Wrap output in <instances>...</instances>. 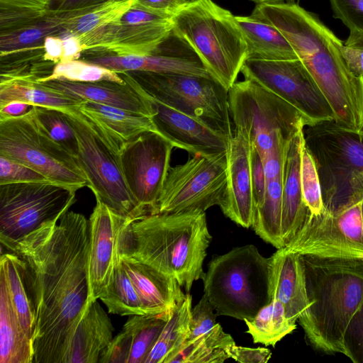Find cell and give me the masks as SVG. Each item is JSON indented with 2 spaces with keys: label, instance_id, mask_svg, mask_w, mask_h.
I'll return each instance as SVG.
<instances>
[{
  "label": "cell",
  "instance_id": "6da1fadb",
  "mask_svg": "<svg viewBox=\"0 0 363 363\" xmlns=\"http://www.w3.org/2000/svg\"><path fill=\"white\" fill-rule=\"evenodd\" d=\"M28 264L36 293L33 363H62L89 301V220L66 212L52 228L3 247Z\"/></svg>",
  "mask_w": 363,
  "mask_h": 363
},
{
  "label": "cell",
  "instance_id": "7a4b0ae2",
  "mask_svg": "<svg viewBox=\"0 0 363 363\" xmlns=\"http://www.w3.org/2000/svg\"><path fill=\"white\" fill-rule=\"evenodd\" d=\"M252 16L281 33L329 103L335 124L357 135L362 123L361 87L344 60L342 41L316 14L295 2L259 4Z\"/></svg>",
  "mask_w": 363,
  "mask_h": 363
},
{
  "label": "cell",
  "instance_id": "3957f363",
  "mask_svg": "<svg viewBox=\"0 0 363 363\" xmlns=\"http://www.w3.org/2000/svg\"><path fill=\"white\" fill-rule=\"evenodd\" d=\"M211 239L205 211L157 213L126 223L118 251L172 277L188 293L203 274Z\"/></svg>",
  "mask_w": 363,
  "mask_h": 363
},
{
  "label": "cell",
  "instance_id": "277c9868",
  "mask_svg": "<svg viewBox=\"0 0 363 363\" xmlns=\"http://www.w3.org/2000/svg\"><path fill=\"white\" fill-rule=\"evenodd\" d=\"M300 257L308 304L298 320L306 339L317 351L344 354L345 333L363 301V258Z\"/></svg>",
  "mask_w": 363,
  "mask_h": 363
},
{
  "label": "cell",
  "instance_id": "5b68a950",
  "mask_svg": "<svg viewBox=\"0 0 363 363\" xmlns=\"http://www.w3.org/2000/svg\"><path fill=\"white\" fill-rule=\"evenodd\" d=\"M60 109L75 133L76 160L96 199L130 220L147 216L130 193L123 174L120 151L125 142L79 105Z\"/></svg>",
  "mask_w": 363,
  "mask_h": 363
},
{
  "label": "cell",
  "instance_id": "8992f818",
  "mask_svg": "<svg viewBox=\"0 0 363 363\" xmlns=\"http://www.w3.org/2000/svg\"><path fill=\"white\" fill-rule=\"evenodd\" d=\"M201 279L218 315L251 319L272 299L270 257L252 245L213 257Z\"/></svg>",
  "mask_w": 363,
  "mask_h": 363
},
{
  "label": "cell",
  "instance_id": "52a82bcc",
  "mask_svg": "<svg viewBox=\"0 0 363 363\" xmlns=\"http://www.w3.org/2000/svg\"><path fill=\"white\" fill-rule=\"evenodd\" d=\"M172 19L173 29L190 43L210 74L228 90L247 58L235 16L213 0H190Z\"/></svg>",
  "mask_w": 363,
  "mask_h": 363
},
{
  "label": "cell",
  "instance_id": "ba28073f",
  "mask_svg": "<svg viewBox=\"0 0 363 363\" xmlns=\"http://www.w3.org/2000/svg\"><path fill=\"white\" fill-rule=\"evenodd\" d=\"M230 114L235 128L246 130L261 159L286 146L306 127L299 111L256 82L245 79L228 89Z\"/></svg>",
  "mask_w": 363,
  "mask_h": 363
},
{
  "label": "cell",
  "instance_id": "9c48e42d",
  "mask_svg": "<svg viewBox=\"0 0 363 363\" xmlns=\"http://www.w3.org/2000/svg\"><path fill=\"white\" fill-rule=\"evenodd\" d=\"M0 155L76 191L88 185L75 157L49 135L38 121L34 106L21 116H0Z\"/></svg>",
  "mask_w": 363,
  "mask_h": 363
},
{
  "label": "cell",
  "instance_id": "30bf717a",
  "mask_svg": "<svg viewBox=\"0 0 363 363\" xmlns=\"http://www.w3.org/2000/svg\"><path fill=\"white\" fill-rule=\"evenodd\" d=\"M76 191L52 182L0 185V242H17L55 227L75 202Z\"/></svg>",
  "mask_w": 363,
  "mask_h": 363
},
{
  "label": "cell",
  "instance_id": "8fae6325",
  "mask_svg": "<svg viewBox=\"0 0 363 363\" xmlns=\"http://www.w3.org/2000/svg\"><path fill=\"white\" fill-rule=\"evenodd\" d=\"M152 98L194 117L228 138L233 135L228 90L213 77L127 72Z\"/></svg>",
  "mask_w": 363,
  "mask_h": 363
},
{
  "label": "cell",
  "instance_id": "7c38bea8",
  "mask_svg": "<svg viewBox=\"0 0 363 363\" xmlns=\"http://www.w3.org/2000/svg\"><path fill=\"white\" fill-rule=\"evenodd\" d=\"M363 186L342 202L326 205L318 215L309 214L294 238L284 247L298 255L363 258Z\"/></svg>",
  "mask_w": 363,
  "mask_h": 363
},
{
  "label": "cell",
  "instance_id": "4fadbf2b",
  "mask_svg": "<svg viewBox=\"0 0 363 363\" xmlns=\"http://www.w3.org/2000/svg\"><path fill=\"white\" fill-rule=\"evenodd\" d=\"M306 127V143L317 163L324 205L345 201L363 186V138L333 121Z\"/></svg>",
  "mask_w": 363,
  "mask_h": 363
},
{
  "label": "cell",
  "instance_id": "5bb4252c",
  "mask_svg": "<svg viewBox=\"0 0 363 363\" xmlns=\"http://www.w3.org/2000/svg\"><path fill=\"white\" fill-rule=\"evenodd\" d=\"M227 152L194 155L170 167L158 201L157 213L203 211L221 206L227 189Z\"/></svg>",
  "mask_w": 363,
  "mask_h": 363
},
{
  "label": "cell",
  "instance_id": "9a60e30c",
  "mask_svg": "<svg viewBox=\"0 0 363 363\" xmlns=\"http://www.w3.org/2000/svg\"><path fill=\"white\" fill-rule=\"evenodd\" d=\"M240 72L296 108L306 126L334 121L325 97L299 59L267 60L247 58Z\"/></svg>",
  "mask_w": 363,
  "mask_h": 363
},
{
  "label": "cell",
  "instance_id": "2e32d148",
  "mask_svg": "<svg viewBox=\"0 0 363 363\" xmlns=\"http://www.w3.org/2000/svg\"><path fill=\"white\" fill-rule=\"evenodd\" d=\"M174 145L156 131H147L124 143L120 161L126 184L145 214L157 213L158 201Z\"/></svg>",
  "mask_w": 363,
  "mask_h": 363
},
{
  "label": "cell",
  "instance_id": "e0dca14e",
  "mask_svg": "<svg viewBox=\"0 0 363 363\" xmlns=\"http://www.w3.org/2000/svg\"><path fill=\"white\" fill-rule=\"evenodd\" d=\"M172 18L135 4L118 20L78 38L85 48L84 53L148 55L172 30Z\"/></svg>",
  "mask_w": 363,
  "mask_h": 363
},
{
  "label": "cell",
  "instance_id": "ac0fdd59",
  "mask_svg": "<svg viewBox=\"0 0 363 363\" xmlns=\"http://www.w3.org/2000/svg\"><path fill=\"white\" fill-rule=\"evenodd\" d=\"M83 55L80 59L116 72L138 71L213 77L194 48L173 28L156 50L148 55Z\"/></svg>",
  "mask_w": 363,
  "mask_h": 363
},
{
  "label": "cell",
  "instance_id": "d6986e66",
  "mask_svg": "<svg viewBox=\"0 0 363 363\" xmlns=\"http://www.w3.org/2000/svg\"><path fill=\"white\" fill-rule=\"evenodd\" d=\"M130 220L96 200L89 219V301L98 300L105 294L120 261L118 243L121 230Z\"/></svg>",
  "mask_w": 363,
  "mask_h": 363
},
{
  "label": "cell",
  "instance_id": "ffe728a7",
  "mask_svg": "<svg viewBox=\"0 0 363 363\" xmlns=\"http://www.w3.org/2000/svg\"><path fill=\"white\" fill-rule=\"evenodd\" d=\"M252 150V143L246 130L235 128L227 150V189L220 208L225 216L245 228L252 226L255 211Z\"/></svg>",
  "mask_w": 363,
  "mask_h": 363
},
{
  "label": "cell",
  "instance_id": "44dd1931",
  "mask_svg": "<svg viewBox=\"0 0 363 363\" xmlns=\"http://www.w3.org/2000/svg\"><path fill=\"white\" fill-rule=\"evenodd\" d=\"M149 98L157 131L174 147L194 155L211 156L227 152L230 140L227 136L194 117Z\"/></svg>",
  "mask_w": 363,
  "mask_h": 363
},
{
  "label": "cell",
  "instance_id": "7402d4cb",
  "mask_svg": "<svg viewBox=\"0 0 363 363\" xmlns=\"http://www.w3.org/2000/svg\"><path fill=\"white\" fill-rule=\"evenodd\" d=\"M118 73L125 80L124 83L111 81L77 82L62 79L40 82L82 101L109 105L152 118L155 111L148 94L128 72Z\"/></svg>",
  "mask_w": 363,
  "mask_h": 363
},
{
  "label": "cell",
  "instance_id": "603a6c76",
  "mask_svg": "<svg viewBox=\"0 0 363 363\" xmlns=\"http://www.w3.org/2000/svg\"><path fill=\"white\" fill-rule=\"evenodd\" d=\"M172 311L132 315L113 337L99 363H145Z\"/></svg>",
  "mask_w": 363,
  "mask_h": 363
},
{
  "label": "cell",
  "instance_id": "cb8c5ba5",
  "mask_svg": "<svg viewBox=\"0 0 363 363\" xmlns=\"http://www.w3.org/2000/svg\"><path fill=\"white\" fill-rule=\"evenodd\" d=\"M146 314L171 312L186 297L178 281L139 261L120 257Z\"/></svg>",
  "mask_w": 363,
  "mask_h": 363
},
{
  "label": "cell",
  "instance_id": "d4e9b609",
  "mask_svg": "<svg viewBox=\"0 0 363 363\" xmlns=\"http://www.w3.org/2000/svg\"><path fill=\"white\" fill-rule=\"evenodd\" d=\"M111 319L97 300L89 303L70 338L62 363H97L113 336Z\"/></svg>",
  "mask_w": 363,
  "mask_h": 363
},
{
  "label": "cell",
  "instance_id": "484cf974",
  "mask_svg": "<svg viewBox=\"0 0 363 363\" xmlns=\"http://www.w3.org/2000/svg\"><path fill=\"white\" fill-rule=\"evenodd\" d=\"M272 296L284 306L288 320L296 323L308 307L305 278L300 255L284 247L270 257Z\"/></svg>",
  "mask_w": 363,
  "mask_h": 363
},
{
  "label": "cell",
  "instance_id": "4316f807",
  "mask_svg": "<svg viewBox=\"0 0 363 363\" xmlns=\"http://www.w3.org/2000/svg\"><path fill=\"white\" fill-rule=\"evenodd\" d=\"M304 128L291 140L286 155L282 182L281 233L284 247L294 238L307 220L310 211L301 185V145Z\"/></svg>",
  "mask_w": 363,
  "mask_h": 363
},
{
  "label": "cell",
  "instance_id": "83f0119b",
  "mask_svg": "<svg viewBox=\"0 0 363 363\" xmlns=\"http://www.w3.org/2000/svg\"><path fill=\"white\" fill-rule=\"evenodd\" d=\"M0 274L20 322L33 341L36 328V293L34 279L27 262L17 253L5 251L0 257Z\"/></svg>",
  "mask_w": 363,
  "mask_h": 363
},
{
  "label": "cell",
  "instance_id": "f1b7e54d",
  "mask_svg": "<svg viewBox=\"0 0 363 363\" xmlns=\"http://www.w3.org/2000/svg\"><path fill=\"white\" fill-rule=\"evenodd\" d=\"M93 9L70 11L49 9L42 17L21 28L0 33V57L44 48V41L48 36L60 35L64 26L71 18Z\"/></svg>",
  "mask_w": 363,
  "mask_h": 363
},
{
  "label": "cell",
  "instance_id": "f546056e",
  "mask_svg": "<svg viewBox=\"0 0 363 363\" xmlns=\"http://www.w3.org/2000/svg\"><path fill=\"white\" fill-rule=\"evenodd\" d=\"M33 341L24 330L0 274V363H33Z\"/></svg>",
  "mask_w": 363,
  "mask_h": 363
},
{
  "label": "cell",
  "instance_id": "4dcf8cb0",
  "mask_svg": "<svg viewBox=\"0 0 363 363\" xmlns=\"http://www.w3.org/2000/svg\"><path fill=\"white\" fill-rule=\"evenodd\" d=\"M243 34L247 58L267 60L298 59L293 48L281 33L269 23L253 16H235Z\"/></svg>",
  "mask_w": 363,
  "mask_h": 363
},
{
  "label": "cell",
  "instance_id": "1f68e13d",
  "mask_svg": "<svg viewBox=\"0 0 363 363\" xmlns=\"http://www.w3.org/2000/svg\"><path fill=\"white\" fill-rule=\"evenodd\" d=\"M13 101L32 106L64 108L78 106L84 101L65 94L30 78L0 79V108Z\"/></svg>",
  "mask_w": 363,
  "mask_h": 363
},
{
  "label": "cell",
  "instance_id": "d6a6232c",
  "mask_svg": "<svg viewBox=\"0 0 363 363\" xmlns=\"http://www.w3.org/2000/svg\"><path fill=\"white\" fill-rule=\"evenodd\" d=\"M79 107L125 142L147 131L157 132L152 118L144 114L90 101Z\"/></svg>",
  "mask_w": 363,
  "mask_h": 363
},
{
  "label": "cell",
  "instance_id": "836d02e7",
  "mask_svg": "<svg viewBox=\"0 0 363 363\" xmlns=\"http://www.w3.org/2000/svg\"><path fill=\"white\" fill-rule=\"evenodd\" d=\"M191 303L192 297L187 293L173 308L145 363H172L189 336Z\"/></svg>",
  "mask_w": 363,
  "mask_h": 363
},
{
  "label": "cell",
  "instance_id": "e575fe53",
  "mask_svg": "<svg viewBox=\"0 0 363 363\" xmlns=\"http://www.w3.org/2000/svg\"><path fill=\"white\" fill-rule=\"evenodd\" d=\"M283 177L267 182L264 199L255 211L252 228L277 249L284 247L281 233Z\"/></svg>",
  "mask_w": 363,
  "mask_h": 363
},
{
  "label": "cell",
  "instance_id": "d590c367",
  "mask_svg": "<svg viewBox=\"0 0 363 363\" xmlns=\"http://www.w3.org/2000/svg\"><path fill=\"white\" fill-rule=\"evenodd\" d=\"M244 321L247 327V333L252 336L254 343L265 346L275 347L296 328L288 320L282 303L274 297L254 318Z\"/></svg>",
  "mask_w": 363,
  "mask_h": 363
},
{
  "label": "cell",
  "instance_id": "8d00e7d4",
  "mask_svg": "<svg viewBox=\"0 0 363 363\" xmlns=\"http://www.w3.org/2000/svg\"><path fill=\"white\" fill-rule=\"evenodd\" d=\"M234 344L232 336L216 323L208 333L184 345L172 363H223L230 358L228 350Z\"/></svg>",
  "mask_w": 363,
  "mask_h": 363
},
{
  "label": "cell",
  "instance_id": "74e56055",
  "mask_svg": "<svg viewBox=\"0 0 363 363\" xmlns=\"http://www.w3.org/2000/svg\"><path fill=\"white\" fill-rule=\"evenodd\" d=\"M99 299L111 314L122 316L146 314L138 292L121 259L114 269L105 294Z\"/></svg>",
  "mask_w": 363,
  "mask_h": 363
},
{
  "label": "cell",
  "instance_id": "f35d334b",
  "mask_svg": "<svg viewBox=\"0 0 363 363\" xmlns=\"http://www.w3.org/2000/svg\"><path fill=\"white\" fill-rule=\"evenodd\" d=\"M136 0L113 1L97 6L89 12L71 18L63 27L62 35L80 37L118 20Z\"/></svg>",
  "mask_w": 363,
  "mask_h": 363
},
{
  "label": "cell",
  "instance_id": "ab89813d",
  "mask_svg": "<svg viewBox=\"0 0 363 363\" xmlns=\"http://www.w3.org/2000/svg\"><path fill=\"white\" fill-rule=\"evenodd\" d=\"M53 79L77 82L99 81L125 82L119 73L82 59L59 62L55 65L49 76L38 81L46 82Z\"/></svg>",
  "mask_w": 363,
  "mask_h": 363
},
{
  "label": "cell",
  "instance_id": "60d3db41",
  "mask_svg": "<svg viewBox=\"0 0 363 363\" xmlns=\"http://www.w3.org/2000/svg\"><path fill=\"white\" fill-rule=\"evenodd\" d=\"M300 179L303 200L310 214L321 213L325 206L318 169L315 157L307 146L305 136L301 145Z\"/></svg>",
  "mask_w": 363,
  "mask_h": 363
},
{
  "label": "cell",
  "instance_id": "b9f144b4",
  "mask_svg": "<svg viewBox=\"0 0 363 363\" xmlns=\"http://www.w3.org/2000/svg\"><path fill=\"white\" fill-rule=\"evenodd\" d=\"M34 108L38 121L49 135L76 158L77 137L62 110L42 106H34Z\"/></svg>",
  "mask_w": 363,
  "mask_h": 363
},
{
  "label": "cell",
  "instance_id": "7bdbcfd3",
  "mask_svg": "<svg viewBox=\"0 0 363 363\" xmlns=\"http://www.w3.org/2000/svg\"><path fill=\"white\" fill-rule=\"evenodd\" d=\"M218 314L203 294L191 310L189 336L184 345L189 344L210 331L217 323Z\"/></svg>",
  "mask_w": 363,
  "mask_h": 363
},
{
  "label": "cell",
  "instance_id": "ee69618b",
  "mask_svg": "<svg viewBox=\"0 0 363 363\" xmlns=\"http://www.w3.org/2000/svg\"><path fill=\"white\" fill-rule=\"evenodd\" d=\"M343 341L344 355L354 363H363V301L350 320Z\"/></svg>",
  "mask_w": 363,
  "mask_h": 363
},
{
  "label": "cell",
  "instance_id": "f6af8a7d",
  "mask_svg": "<svg viewBox=\"0 0 363 363\" xmlns=\"http://www.w3.org/2000/svg\"><path fill=\"white\" fill-rule=\"evenodd\" d=\"M48 181L45 176L30 167L0 155V185Z\"/></svg>",
  "mask_w": 363,
  "mask_h": 363
},
{
  "label": "cell",
  "instance_id": "bcb514c9",
  "mask_svg": "<svg viewBox=\"0 0 363 363\" xmlns=\"http://www.w3.org/2000/svg\"><path fill=\"white\" fill-rule=\"evenodd\" d=\"M335 18L350 30L363 31V0H329Z\"/></svg>",
  "mask_w": 363,
  "mask_h": 363
},
{
  "label": "cell",
  "instance_id": "7dc6e473",
  "mask_svg": "<svg viewBox=\"0 0 363 363\" xmlns=\"http://www.w3.org/2000/svg\"><path fill=\"white\" fill-rule=\"evenodd\" d=\"M48 11L0 8V33L21 28L42 17Z\"/></svg>",
  "mask_w": 363,
  "mask_h": 363
},
{
  "label": "cell",
  "instance_id": "c3c4849f",
  "mask_svg": "<svg viewBox=\"0 0 363 363\" xmlns=\"http://www.w3.org/2000/svg\"><path fill=\"white\" fill-rule=\"evenodd\" d=\"M251 175L255 209L262 206L267 187V179L262 160L252 145L251 157Z\"/></svg>",
  "mask_w": 363,
  "mask_h": 363
},
{
  "label": "cell",
  "instance_id": "681fc988",
  "mask_svg": "<svg viewBox=\"0 0 363 363\" xmlns=\"http://www.w3.org/2000/svg\"><path fill=\"white\" fill-rule=\"evenodd\" d=\"M230 358L242 363H265L271 358L270 350L265 347H248L231 345L228 350Z\"/></svg>",
  "mask_w": 363,
  "mask_h": 363
},
{
  "label": "cell",
  "instance_id": "f907efd6",
  "mask_svg": "<svg viewBox=\"0 0 363 363\" xmlns=\"http://www.w3.org/2000/svg\"><path fill=\"white\" fill-rule=\"evenodd\" d=\"M289 145L274 148L262 158L267 182L283 177Z\"/></svg>",
  "mask_w": 363,
  "mask_h": 363
},
{
  "label": "cell",
  "instance_id": "816d5d0a",
  "mask_svg": "<svg viewBox=\"0 0 363 363\" xmlns=\"http://www.w3.org/2000/svg\"><path fill=\"white\" fill-rule=\"evenodd\" d=\"M190 0H136L135 4L150 11L172 17Z\"/></svg>",
  "mask_w": 363,
  "mask_h": 363
},
{
  "label": "cell",
  "instance_id": "f5cc1de1",
  "mask_svg": "<svg viewBox=\"0 0 363 363\" xmlns=\"http://www.w3.org/2000/svg\"><path fill=\"white\" fill-rule=\"evenodd\" d=\"M118 1L122 0H52L50 9L57 11H77Z\"/></svg>",
  "mask_w": 363,
  "mask_h": 363
},
{
  "label": "cell",
  "instance_id": "db71d44e",
  "mask_svg": "<svg viewBox=\"0 0 363 363\" xmlns=\"http://www.w3.org/2000/svg\"><path fill=\"white\" fill-rule=\"evenodd\" d=\"M344 60L350 72L357 78L363 75V48L345 45L341 48Z\"/></svg>",
  "mask_w": 363,
  "mask_h": 363
},
{
  "label": "cell",
  "instance_id": "11a10c76",
  "mask_svg": "<svg viewBox=\"0 0 363 363\" xmlns=\"http://www.w3.org/2000/svg\"><path fill=\"white\" fill-rule=\"evenodd\" d=\"M64 41L60 35L48 36L44 41V60L54 64L62 60Z\"/></svg>",
  "mask_w": 363,
  "mask_h": 363
},
{
  "label": "cell",
  "instance_id": "9f6ffc18",
  "mask_svg": "<svg viewBox=\"0 0 363 363\" xmlns=\"http://www.w3.org/2000/svg\"><path fill=\"white\" fill-rule=\"evenodd\" d=\"M60 36L64 41V55L61 62L80 59L85 51V48L79 38L71 35H62Z\"/></svg>",
  "mask_w": 363,
  "mask_h": 363
},
{
  "label": "cell",
  "instance_id": "6f0895ef",
  "mask_svg": "<svg viewBox=\"0 0 363 363\" xmlns=\"http://www.w3.org/2000/svg\"><path fill=\"white\" fill-rule=\"evenodd\" d=\"M52 0H0V8L48 11Z\"/></svg>",
  "mask_w": 363,
  "mask_h": 363
},
{
  "label": "cell",
  "instance_id": "680465c9",
  "mask_svg": "<svg viewBox=\"0 0 363 363\" xmlns=\"http://www.w3.org/2000/svg\"><path fill=\"white\" fill-rule=\"evenodd\" d=\"M33 106L20 101H13L0 108V116H18L28 112Z\"/></svg>",
  "mask_w": 363,
  "mask_h": 363
},
{
  "label": "cell",
  "instance_id": "91938a15",
  "mask_svg": "<svg viewBox=\"0 0 363 363\" xmlns=\"http://www.w3.org/2000/svg\"><path fill=\"white\" fill-rule=\"evenodd\" d=\"M345 45L363 48V31L350 30Z\"/></svg>",
  "mask_w": 363,
  "mask_h": 363
},
{
  "label": "cell",
  "instance_id": "94428289",
  "mask_svg": "<svg viewBox=\"0 0 363 363\" xmlns=\"http://www.w3.org/2000/svg\"><path fill=\"white\" fill-rule=\"evenodd\" d=\"M359 83H360V87H361V94H362V123L360 129L357 134V135L359 138H363V75L360 77H359Z\"/></svg>",
  "mask_w": 363,
  "mask_h": 363
},
{
  "label": "cell",
  "instance_id": "6125c7cd",
  "mask_svg": "<svg viewBox=\"0 0 363 363\" xmlns=\"http://www.w3.org/2000/svg\"><path fill=\"white\" fill-rule=\"evenodd\" d=\"M250 1L255 2L257 4H274V3H292V2H295L296 0H250Z\"/></svg>",
  "mask_w": 363,
  "mask_h": 363
},
{
  "label": "cell",
  "instance_id": "be15d7a7",
  "mask_svg": "<svg viewBox=\"0 0 363 363\" xmlns=\"http://www.w3.org/2000/svg\"><path fill=\"white\" fill-rule=\"evenodd\" d=\"M362 222H363V203H362Z\"/></svg>",
  "mask_w": 363,
  "mask_h": 363
}]
</instances>
